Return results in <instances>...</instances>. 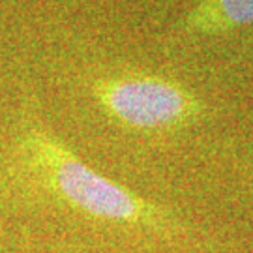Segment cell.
Instances as JSON below:
<instances>
[{"mask_svg": "<svg viewBox=\"0 0 253 253\" xmlns=\"http://www.w3.org/2000/svg\"><path fill=\"white\" fill-rule=\"evenodd\" d=\"M21 152L47 190L86 216L158 231L171 225L165 210L94 171L45 127H27Z\"/></svg>", "mask_w": 253, "mask_h": 253, "instance_id": "obj_1", "label": "cell"}, {"mask_svg": "<svg viewBox=\"0 0 253 253\" xmlns=\"http://www.w3.org/2000/svg\"><path fill=\"white\" fill-rule=\"evenodd\" d=\"M92 92L109 117L133 129H174L203 113V103L182 84L152 75L98 79Z\"/></svg>", "mask_w": 253, "mask_h": 253, "instance_id": "obj_2", "label": "cell"}, {"mask_svg": "<svg viewBox=\"0 0 253 253\" xmlns=\"http://www.w3.org/2000/svg\"><path fill=\"white\" fill-rule=\"evenodd\" d=\"M253 25V0H201L182 21L190 34L216 36Z\"/></svg>", "mask_w": 253, "mask_h": 253, "instance_id": "obj_3", "label": "cell"}]
</instances>
